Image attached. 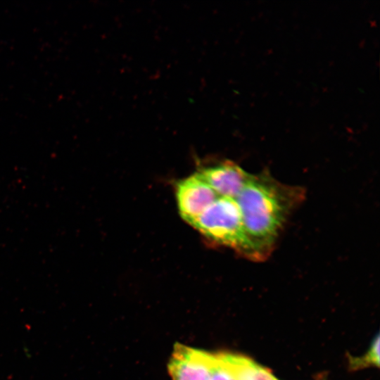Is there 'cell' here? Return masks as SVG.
<instances>
[{
    "mask_svg": "<svg viewBox=\"0 0 380 380\" xmlns=\"http://www.w3.org/2000/svg\"><path fill=\"white\" fill-rule=\"evenodd\" d=\"M218 197L213 189L196 172L176 184L179 214L191 224Z\"/></svg>",
    "mask_w": 380,
    "mask_h": 380,
    "instance_id": "3",
    "label": "cell"
},
{
    "mask_svg": "<svg viewBox=\"0 0 380 380\" xmlns=\"http://www.w3.org/2000/svg\"><path fill=\"white\" fill-rule=\"evenodd\" d=\"M379 366V335L374 338L369 350L362 357L352 358L350 366L353 369H359L369 366Z\"/></svg>",
    "mask_w": 380,
    "mask_h": 380,
    "instance_id": "7",
    "label": "cell"
},
{
    "mask_svg": "<svg viewBox=\"0 0 380 380\" xmlns=\"http://www.w3.org/2000/svg\"><path fill=\"white\" fill-rule=\"evenodd\" d=\"M210 380H235L222 365L217 355L212 354Z\"/></svg>",
    "mask_w": 380,
    "mask_h": 380,
    "instance_id": "8",
    "label": "cell"
},
{
    "mask_svg": "<svg viewBox=\"0 0 380 380\" xmlns=\"http://www.w3.org/2000/svg\"><path fill=\"white\" fill-rule=\"evenodd\" d=\"M212 354L177 345L169 363L173 380H210Z\"/></svg>",
    "mask_w": 380,
    "mask_h": 380,
    "instance_id": "5",
    "label": "cell"
},
{
    "mask_svg": "<svg viewBox=\"0 0 380 380\" xmlns=\"http://www.w3.org/2000/svg\"><path fill=\"white\" fill-rule=\"evenodd\" d=\"M191 225L215 243L232 248L246 257L260 259L233 198L218 197Z\"/></svg>",
    "mask_w": 380,
    "mask_h": 380,
    "instance_id": "2",
    "label": "cell"
},
{
    "mask_svg": "<svg viewBox=\"0 0 380 380\" xmlns=\"http://www.w3.org/2000/svg\"><path fill=\"white\" fill-rule=\"evenodd\" d=\"M297 193L295 188L282 185L268 175H250L234 199L246 233L260 259L272 247Z\"/></svg>",
    "mask_w": 380,
    "mask_h": 380,
    "instance_id": "1",
    "label": "cell"
},
{
    "mask_svg": "<svg viewBox=\"0 0 380 380\" xmlns=\"http://www.w3.org/2000/svg\"><path fill=\"white\" fill-rule=\"evenodd\" d=\"M220 197L235 199L246 184L250 174L229 160L201 167L196 172Z\"/></svg>",
    "mask_w": 380,
    "mask_h": 380,
    "instance_id": "4",
    "label": "cell"
},
{
    "mask_svg": "<svg viewBox=\"0 0 380 380\" xmlns=\"http://www.w3.org/2000/svg\"><path fill=\"white\" fill-rule=\"evenodd\" d=\"M217 356L235 380H278L266 368L247 357L230 353Z\"/></svg>",
    "mask_w": 380,
    "mask_h": 380,
    "instance_id": "6",
    "label": "cell"
}]
</instances>
